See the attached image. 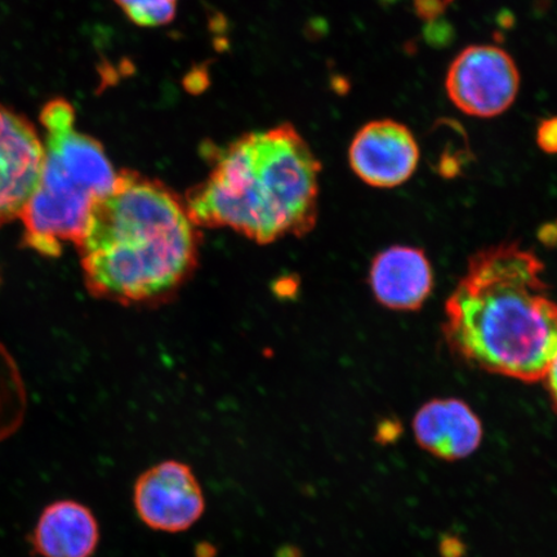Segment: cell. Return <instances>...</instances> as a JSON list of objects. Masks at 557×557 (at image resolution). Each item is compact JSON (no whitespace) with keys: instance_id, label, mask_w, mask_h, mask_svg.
Listing matches in <instances>:
<instances>
[{"instance_id":"6","label":"cell","mask_w":557,"mask_h":557,"mask_svg":"<svg viewBox=\"0 0 557 557\" xmlns=\"http://www.w3.org/2000/svg\"><path fill=\"white\" fill-rule=\"evenodd\" d=\"M137 517L152 531L183 533L203 517L206 498L189 465L169 459L146 470L134 487Z\"/></svg>"},{"instance_id":"11","label":"cell","mask_w":557,"mask_h":557,"mask_svg":"<svg viewBox=\"0 0 557 557\" xmlns=\"http://www.w3.org/2000/svg\"><path fill=\"white\" fill-rule=\"evenodd\" d=\"M100 537L99 521L89 507L61 499L40 513L30 541L41 557H92Z\"/></svg>"},{"instance_id":"4","label":"cell","mask_w":557,"mask_h":557,"mask_svg":"<svg viewBox=\"0 0 557 557\" xmlns=\"http://www.w3.org/2000/svg\"><path fill=\"white\" fill-rule=\"evenodd\" d=\"M45 159L37 187L21 220L24 242L41 256L59 257L66 243L76 247L90 213L115 184L116 174L102 145L75 127V110L65 99L45 104Z\"/></svg>"},{"instance_id":"8","label":"cell","mask_w":557,"mask_h":557,"mask_svg":"<svg viewBox=\"0 0 557 557\" xmlns=\"http://www.w3.org/2000/svg\"><path fill=\"white\" fill-rule=\"evenodd\" d=\"M348 160L367 185L393 189L413 176L420 148L406 125L393 120L374 121L354 137Z\"/></svg>"},{"instance_id":"1","label":"cell","mask_w":557,"mask_h":557,"mask_svg":"<svg viewBox=\"0 0 557 557\" xmlns=\"http://www.w3.org/2000/svg\"><path fill=\"white\" fill-rule=\"evenodd\" d=\"M543 263L518 243L479 250L445 304L450 350L485 372L545 379L557 355V302Z\"/></svg>"},{"instance_id":"10","label":"cell","mask_w":557,"mask_h":557,"mask_svg":"<svg viewBox=\"0 0 557 557\" xmlns=\"http://www.w3.org/2000/svg\"><path fill=\"white\" fill-rule=\"evenodd\" d=\"M373 295L387 309L422 308L434 288L433 268L422 249L396 246L374 257L369 274Z\"/></svg>"},{"instance_id":"7","label":"cell","mask_w":557,"mask_h":557,"mask_svg":"<svg viewBox=\"0 0 557 557\" xmlns=\"http://www.w3.org/2000/svg\"><path fill=\"white\" fill-rule=\"evenodd\" d=\"M45 145L25 116L0 104V227L21 218L38 185Z\"/></svg>"},{"instance_id":"5","label":"cell","mask_w":557,"mask_h":557,"mask_svg":"<svg viewBox=\"0 0 557 557\" xmlns=\"http://www.w3.org/2000/svg\"><path fill=\"white\" fill-rule=\"evenodd\" d=\"M445 88L465 114L493 117L505 113L517 99L520 74L503 48L471 46L451 62Z\"/></svg>"},{"instance_id":"3","label":"cell","mask_w":557,"mask_h":557,"mask_svg":"<svg viewBox=\"0 0 557 557\" xmlns=\"http://www.w3.org/2000/svg\"><path fill=\"white\" fill-rule=\"evenodd\" d=\"M213 159L185 201L195 225L228 227L262 244L315 226L322 165L294 125L250 132Z\"/></svg>"},{"instance_id":"9","label":"cell","mask_w":557,"mask_h":557,"mask_svg":"<svg viewBox=\"0 0 557 557\" xmlns=\"http://www.w3.org/2000/svg\"><path fill=\"white\" fill-rule=\"evenodd\" d=\"M413 433L423 450L445 461H459L479 449L484 429L468 404L450 398L423 404L414 416Z\"/></svg>"},{"instance_id":"2","label":"cell","mask_w":557,"mask_h":557,"mask_svg":"<svg viewBox=\"0 0 557 557\" xmlns=\"http://www.w3.org/2000/svg\"><path fill=\"white\" fill-rule=\"evenodd\" d=\"M86 287L122 305L176 295L197 268L199 234L186 205L160 181L134 171L94 208L78 244Z\"/></svg>"},{"instance_id":"12","label":"cell","mask_w":557,"mask_h":557,"mask_svg":"<svg viewBox=\"0 0 557 557\" xmlns=\"http://www.w3.org/2000/svg\"><path fill=\"white\" fill-rule=\"evenodd\" d=\"M132 23L143 27H159L172 23L178 0H115Z\"/></svg>"},{"instance_id":"13","label":"cell","mask_w":557,"mask_h":557,"mask_svg":"<svg viewBox=\"0 0 557 557\" xmlns=\"http://www.w3.org/2000/svg\"><path fill=\"white\" fill-rule=\"evenodd\" d=\"M537 144L548 154H557V116L549 117L540 124Z\"/></svg>"},{"instance_id":"14","label":"cell","mask_w":557,"mask_h":557,"mask_svg":"<svg viewBox=\"0 0 557 557\" xmlns=\"http://www.w3.org/2000/svg\"><path fill=\"white\" fill-rule=\"evenodd\" d=\"M543 381L546 383L549 399H552L553 407L557 414V355Z\"/></svg>"}]
</instances>
